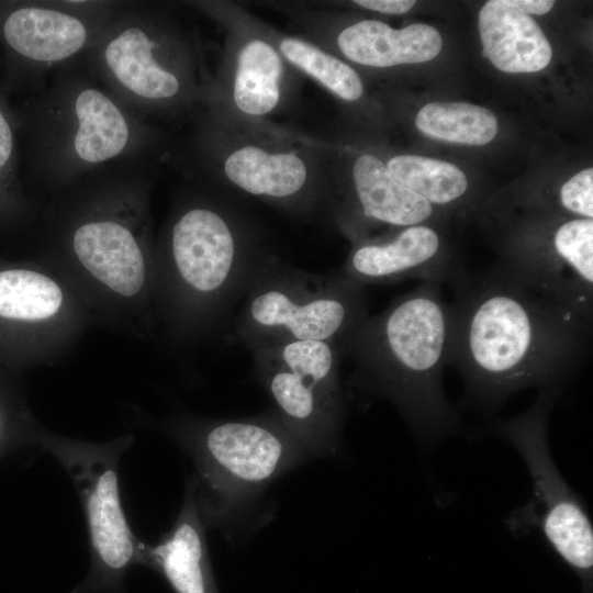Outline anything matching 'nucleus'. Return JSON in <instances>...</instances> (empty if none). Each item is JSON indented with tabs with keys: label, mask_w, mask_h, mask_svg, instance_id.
Listing matches in <instances>:
<instances>
[{
	"label": "nucleus",
	"mask_w": 593,
	"mask_h": 593,
	"mask_svg": "<svg viewBox=\"0 0 593 593\" xmlns=\"http://www.w3.org/2000/svg\"><path fill=\"white\" fill-rule=\"evenodd\" d=\"M337 43L347 58L372 67L425 63L434 59L443 46L439 32L432 25L414 23L392 29L374 20L346 27Z\"/></svg>",
	"instance_id": "obj_15"
},
{
	"label": "nucleus",
	"mask_w": 593,
	"mask_h": 593,
	"mask_svg": "<svg viewBox=\"0 0 593 593\" xmlns=\"http://www.w3.org/2000/svg\"><path fill=\"white\" fill-rule=\"evenodd\" d=\"M150 556L175 593H219L192 505L186 507L174 530Z\"/></svg>",
	"instance_id": "obj_18"
},
{
	"label": "nucleus",
	"mask_w": 593,
	"mask_h": 593,
	"mask_svg": "<svg viewBox=\"0 0 593 593\" xmlns=\"http://www.w3.org/2000/svg\"><path fill=\"white\" fill-rule=\"evenodd\" d=\"M231 182L254 195L289 198L305 184L306 167L294 154H269L256 146L233 152L224 163Z\"/></svg>",
	"instance_id": "obj_19"
},
{
	"label": "nucleus",
	"mask_w": 593,
	"mask_h": 593,
	"mask_svg": "<svg viewBox=\"0 0 593 593\" xmlns=\"http://www.w3.org/2000/svg\"><path fill=\"white\" fill-rule=\"evenodd\" d=\"M482 55L504 72H536L552 57L536 21L504 0L488 1L479 13Z\"/></svg>",
	"instance_id": "obj_14"
},
{
	"label": "nucleus",
	"mask_w": 593,
	"mask_h": 593,
	"mask_svg": "<svg viewBox=\"0 0 593 593\" xmlns=\"http://www.w3.org/2000/svg\"><path fill=\"white\" fill-rule=\"evenodd\" d=\"M354 186L363 219L394 226L424 224L434 206L394 179L372 155L360 156L353 169Z\"/></svg>",
	"instance_id": "obj_16"
},
{
	"label": "nucleus",
	"mask_w": 593,
	"mask_h": 593,
	"mask_svg": "<svg viewBox=\"0 0 593 593\" xmlns=\"http://www.w3.org/2000/svg\"><path fill=\"white\" fill-rule=\"evenodd\" d=\"M234 335L251 350L293 340L337 345L367 316L365 287L342 271L311 273L262 259L245 291Z\"/></svg>",
	"instance_id": "obj_4"
},
{
	"label": "nucleus",
	"mask_w": 593,
	"mask_h": 593,
	"mask_svg": "<svg viewBox=\"0 0 593 593\" xmlns=\"http://www.w3.org/2000/svg\"><path fill=\"white\" fill-rule=\"evenodd\" d=\"M149 168L145 158L121 160L70 187L79 201L65 239L79 264L114 293L134 296L146 275L139 234Z\"/></svg>",
	"instance_id": "obj_5"
},
{
	"label": "nucleus",
	"mask_w": 593,
	"mask_h": 593,
	"mask_svg": "<svg viewBox=\"0 0 593 593\" xmlns=\"http://www.w3.org/2000/svg\"><path fill=\"white\" fill-rule=\"evenodd\" d=\"M199 448L215 499L213 518L233 533L253 516L276 479L310 458L276 410L215 422L205 427Z\"/></svg>",
	"instance_id": "obj_7"
},
{
	"label": "nucleus",
	"mask_w": 593,
	"mask_h": 593,
	"mask_svg": "<svg viewBox=\"0 0 593 593\" xmlns=\"http://www.w3.org/2000/svg\"><path fill=\"white\" fill-rule=\"evenodd\" d=\"M391 176L434 205H448L468 190L466 175L455 165L418 155H398L387 164Z\"/></svg>",
	"instance_id": "obj_23"
},
{
	"label": "nucleus",
	"mask_w": 593,
	"mask_h": 593,
	"mask_svg": "<svg viewBox=\"0 0 593 593\" xmlns=\"http://www.w3.org/2000/svg\"><path fill=\"white\" fill-rule=\"evenodd\" d=\"M356 4L381 13L403 14L415 4L412 0H357Z\"/></svg>",
	"instance_id": "obj_27"
},
{
	"label": "nucleus",
	"mask_w": 593,
	"mask_h": 593,
	"mask_svg": "<svg viewBox=\"0 0 593 593\" xmlns=\"http://www.w3.org/2000/svg\"><path fill=\"white\" fill-rule=\"evenodd\" d=\"M119 2L47 1L20 4L1 23L10 51L37 74L82 57L94 44Z\"/></svg>",
	"instance_id": "obj_12"
},
{
	"label": "nucleus",
	"mask_w": 593,
	"mask_h": 593,
	"mask_svg": "<svg viewBox=\"0 0 593 593\" xmlns=\"http://www.w3.org/2000/svg\"><path fill=\"white\" fill-rule=\"evenodd\" d=\"M340 271L363 287L409 279L455 287L467 276L452 262L439 233L425 224L405 226L385 242L358 245Z\"/></svg>",
	"instance_id": "obj_13"
},
{
	"label": "nucleus",
	"mask_w": 593,
	"mask_h": 593,
	"mask_svg": "<svg viewBox=\"0 0 593 593\" xmlns=\"http://www.w3.org/2000/svg\"><path fill=\"white\" fill-rule=\"evenodd\" d=\"M170 267L177 288L193 309L221 312L245 293L261 260L240 249L228 221L209 206H191L171 225Z\"/></svg>",
	"instance_id": "obj_10"
},
{
	"label": "nucleus",
	"mask_w": 593,
	"mask_h": 593,
	"mask_svg": "<svg viewBox=\"0 0 593 593\" xmlns=\"http://www.w3.org/2000/svg\"><path fill=\"white\" fill-rule=\"evenodd\" d=\"M493 271L510 282L570 310L593 315V221L559 223L549 239H522Z\"/></svg>",
	"instance_id": "obj_11"
},
{
	"label": "nucleus",
	"mask_w": 593,
	"mask_h": 593,
	"mask_svg": "<svg viewBox=\"0 0 593 593\" xmlns=\"http://www.w3.org/2000/svg\"><path fill=\"white\" fill-rule=\"evenodd\" d=\"M506 4L522 11L525 14H545L549 12L555 1L550 0H504Z\"/></svg>",
	"instance_id": "obj_28"
},
{
	"label": "nucleus",
	"mask_w": 593,
	"mask_h": 593,
	"mask_svg": "<svg viewBox=\"0 0 593 593\" xmlns=\"http://www.w3.org/2000/svg\"><path fill=\"white\" fill-rule=\"evenodd\" d=\"M87 512L92 544L105 579L102 588L119 583V575L131 564L135 546L120 503L118 478L108 469L99 475Z\"/></svg>",
	"instance_id": "obj_17"
},
{
	"label": "nucleus",
	"mask_w": 593,
	"mask_h": 593,
	"mask_svg": "<svg viewBox=\"0 0 593 593\" xmlns=\"http://www.w3.org/2000/svg\"><path fill=\"white\" fill-rule=\"evenodd\" d=\"M13 125L5 109L0 105V204H7L15 199L13 190V158H14Z\"/></svg>",
	"instance_id": "obj_26"
},
{
	"label": "nucleus",
	"mask_w": 593,
	"mask_h": 593,
	"mask_svg": "<svg viewBox=\"0 0 593 593\" xmlns=\"http://www.w3.org/2000/svg\"><path fill=\"white\" fill-rule=\"evenodd\" d=\"M441 287L419 281L383 312L368 315L337 345L340 357L353 361V384L391 402L426 443L448 436L459 425L443 388L451 314Z\"/></svg>",
	"instance_id": "obj_2"
},
{
	"label": "nucleus",
	"mask_w": 593,
	"mask_h": 593,
	"mask_svg": "<svg viewBox=\"0 0 593 593\" xmlns=\"http://www.w3.org/2000/svg\"><path fill=\"white\" fill-rule=\"evenodd\" d=\"M561 388L539 390L534 404L524 413L495 425L522 456L532 480L530 501L508 517L517 534L537 529L551 549L582 579L593 568V526L582 499L558 470L550 454L547 427Z\"/></svg>",
	"instance_id": "obj_6"
},
{
	"label": "nucleus",
	"mask_w": 593,
	"mask_h": 593,
	"mask_svg": "<svg viewBox=\"0 0 593 593\" xmlns=\"http://www.w3.org/2000/svg\"><path fill=\"white\" fill-rule=\"evenodd\" d=\"M64 301L48 276L26 268L0 269V327L38 323L56 315Z\"/></svg>",
	"instance_id": "obj_20"
},
{
	"label": "nucleus",
	"mask_w": 593,
	"mask_h": 593,
	"mask_svg": "<svg viewBox=\"0 0 593 593\" xmlns=\"http://www.w3.org/2000/svg\"><path fill=\"white\" fill-rule=\"evenodd\" d=\"M415 125L430 138L465 145H485L497 133V120L486 108L466 102H430L417 113Z\"/></svg>",
	"instance_id": "obj_22"
},
{
	"label": "nucleus",
	"mask_w": 593,
	"mask_h": 593,
	"mask_svg": "<svg viewBox=\"0 0 593 593\" xmlns=\"http://www.w3.org/2000/svg\"><path fill=\"white\" fill-rule=\"evenodd\" d=\"M449 365L472 404L501 406L529 388H561L579 367L592 322L492 269L455 287Z\"/></svg>",
	"instance_id": "obj_1"
},
{
	"label": "nucleus",
	"mask_w": 593,
	"mask_h": 593,
	"mask_svg": "<svg viewBox=\"0 0 593 593\" xmlns=\"http://www.w3.org/2000/svg\"><path fill=\"white\" fill-rule=\"evenodd\" d=\"M251 351L255 374L289 432L310 457L335 455L344 421L337 347L293 340Z\"/></svg>",
	"instance_id": "obj_8"
},
{
	"label": "nucleus",
	"mask_w": 593,
	"mask_h": 593,
	"mask_svg": "<svg viewBox=\"0 0 593 593\" xmlns=\"http://www.w3.org/2000/svg\"><path fill=\"white\" fill-rule=\"evenodd\" d=\"M168 40L146 4L119 2L94 44L81 57L82 66L144 119L183 94V78L168 61Z\"/></svg>",
	"instance_id": "obj_9"
},
{
	"label": "nucleus",
	"mask_w": 593,
	"mask_h": 593,
	"mask_svg": "<svg viewBox=\"0 0 593 593\" xmlns=\"http://www.w3.org/2000/svg\"><path fill=\"white\" fill-rule=\"evenodd\" d=\"M25 123L32 171L57 190L110 164L145 158L155 138L142 116L76 61L54 71Z\"/></svg>",
	"instance_id": "obj_3"
},
{
	"label": "nucleus",
	"mask_w": 593,
	"mask_h": 593,
	"mask_svg": "<svg viewBox=\"0 0 593 593\" xmlns=\"http://www.w3.org/2000/svg\"><path fill=\"white\" fill-rule=\"evenodd\" d=\"M281 61L268 43L254 40L238 53L234 80V101L251 115L270 112L279 101Z\"/></svg>",
	"instance_id": "obj_21"
},
{
	"label": "nucleus",
	"mask_w": 593,
	"mask_h": 593,
	"mask_svg": "<svg viewBox=\"0 0 593 593\" xmlns=\"http://www.w3.org/2000/svg\"><path fill=\"white\" fill-rule=\"evenodd\" d=\"M280 51L287 59L339 98L354 101L362 94L358 74L340 59L296 38H284Z\"/></svg>",
	"instance_id": "obj_24"
},
{
	"label": "nucleus",
	"mask_w": 593,
	"mask_h": 593,
	"mask_svg": "<svg viewBox=\"0 0 593 593\" xmlns=\"http://www.w3.org/2000/svg\"><path fill=\"white\" fill-rule=\"evenodd\" d=\"M560 203L567 212L581 219H593V169L588 168L566 181L560 188Z\"/></svg>",
	"instance_id": "obj_25"
}]
</instances>
